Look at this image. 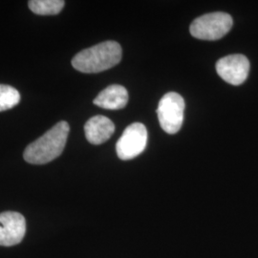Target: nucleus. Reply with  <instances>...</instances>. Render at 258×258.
Segmentation results:
<instances>
[{
  "instance_id": "0eeeda50",
  "label": "nucleus",
  "mask_w": 258,
  "mask_h": 258,
  "mask_svg": "<svg viewBox=\"0 0 258 258\" xmlns=\"http://www.w3.org/2000/svg\"><path fill=\"white\" fill-rule=\"evenodd\" d=\"M26 232V221L19 212L0 213V246H14L20 243Z\"/></svg>"
},
{
  "instance_id": "20e7f679",
  "label": "nucleus",
  "mask_w": 258,
  "mask_h": 258,
  "mask_svg": "<svg viewBox=\"0 0 258 258\" xmlns=\"http://www.w3.org/2000/svg\"><path fill=\"white\" fill-rule=\"evenodd\" d=\"M184 101L175 92L166 94L159 102L157 115L161 127L168 134H175L184 121Z\"/></svg>"
},
{
  "instance_id": "6e6552de",
  "label": "nucleus",
  "mask_w": 258,
  "mask_h": 258,
  "mask_svg": "<svg viewBox=\"0 0 258 258\" xmlns=\"http://www.w3.org/2000/svg\"><path fill=\"white\" fill-rule=\"evenodd\" d=\"M115 131L113 121L104 116H95L84 125L85 137L92 145H101L111 138Z\"/></svg>"
},
{
  "instance_id": "39448f33",
  "label": "nucleus",
  "mask_w": 258,
  "mask_h": 258,
  "mask_svg": "<svg viewBox=\"0 0 258 258\" xmlns=\"http://www.w3.org/2000/svg\"><path fill=\"white\" fill-rule=\"evenodd\" d=\"M148 131L141 122H134L123 131L116 145V151L120 160L127 161L139 156L147 147Z\"/></svg>"
},
{
  "instance_id": "9d476101",
  "label": "nucleus",
  "mask_w": 258,
  "mask_h": 258,
  "mask_svg": "<svg viewBox=\"0 0 258 258\" xmlns=\"http://www.w3.org/2000/svg\"><path fill=\"white\" fill-rule=\"evenodd\" d=\"M63 0H31L28 2L29 9L38 16H55L64 7Z\"/></svg>"
},
{
  "instance_id": "9b49d317",
  "label": "nucleus",
  "mask_w": 258,
  "mask_h": 258,
  "mask_svg": "<svg viewBox=\"0 0 258 258\" xmlns=\"http://www.w3.org/2000/svg\"><path fill=\"white\" fill-rule=\"evenodd\" d=\"M20 94L19 91L5 84H0V112L9 110L19 104Z\"/></svg>"
},
{
  "instance_id": "1a4fd4ad",
  "label": "nucleus",
  "mask_w": 258,
  "mask_h": 258,
  "mask_svg": "<svg viewBox=\"0 0 258 258\" xmlns=\"http://www.w3.org/2000/svg\"><path fill=\"white\" fill-rule=\"evenodd\" d=\"M128 102L127 90L119 84L106 87L94 100V104L108 110H120L125 107Z\"/></svg>"
},
{
  "instance_id": "423d86ee",
  "label": "nucleus",
  "mask_w": 258,
  "mask_h": 258,
  "mask_svg": "<svg viewBox=\"0 0 258 258\" xmlns=\"http://www.w3.org/2000/svg\"><path fill=\"white\" fill-rule=\"evenodd\" d=\"M216 70L226 83L240 85L248 78L249 59L243 55H227L217 61Z\"/></svg>"
},
{
  "instance_id": "f03ea898",
  "label": "nucleus",
  "mask_w": 258,
  "mask_h": 258,
  "mask_svg": "<svg viewBox=\"0 0 258 258\" xmlns=\"http://www.w3.org/2000/svg\"><path fill=\"white\" fill-rule=\"evenodd\" d=\"M121 55L120 44L109 40L81 51L73 57L72 65L82 73H101L118 64Z\"/></svg>"
},
{
  "instance_id": "7ed1b4c3",
  "label": "nucleus",
  "mask_w": 258,
  "mask_h": 258,
  "mask_svg": "<svg viewBox=\"0 0 258 258\" xmlns=\"http://www.w3.org/2000/svg\"><path fill=\"white\" fill-rule=\"evenodd\" d=\"M232 18L229 14L216 12L195 19L190 25L191 36L203 40H217L226 36L232 27Z\"/></svg>"
},
{
  "instance_id": "f257e3e1",
  "label": "nucleus",
  "mask_w": 258,
  "mask_h": 258,
  "mask_svg": "<svg viewBox=\"0 0 258 258\" xmlns=\"http://www.w3.org/2000/svg\"><path fill=\"white\" fill-rule=\"evenodd\" d=\"M70 126L67 121H59L40 138L28 146L23 157L33 165H44L59 156L66 145Z\"/></svg>"
}]
</instances>
